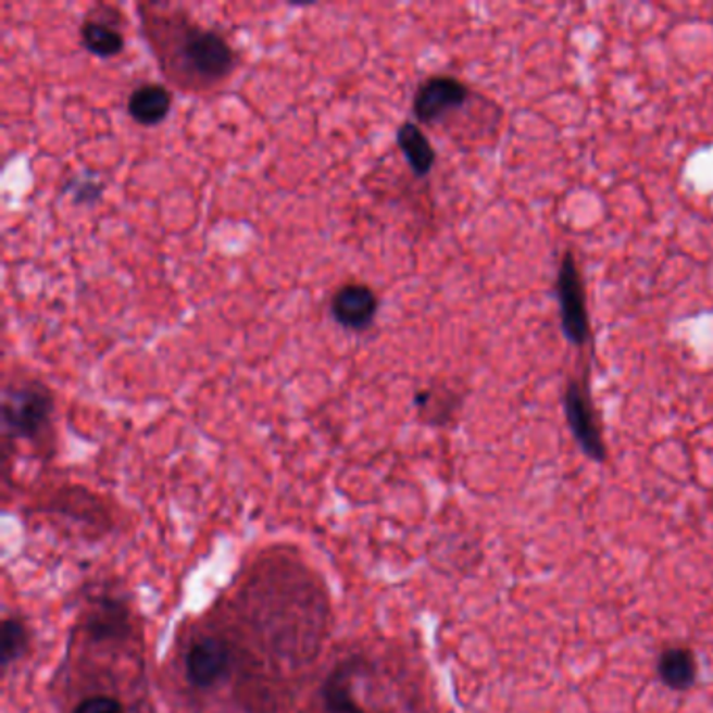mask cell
Here are the masks:
<instances>
[{
	"label": "cell",
	"instance_id": "1",
	"mask_svg": "<svg viewBox=\"0 0 713 713\" xmlns=\"http://www.w3.org/2000/svg\"><path fill=\"white\" fill-rule=\"evenodd\" d=\"M142 28L165 76L187 90H208L235 70L230 45L214 29L201 28L183 11L140 4Z\"/></svg>",
	"mask_w": 713,
	"mask_h": 713
},
{
	"label": "cell",
	"instance_id": "2",
	"mask_svg": "<svg viewBox=\"0 0 713 713\" xmlns=\"http://www.w3.org/2000/svg\"><path fill=\"white\" fill-rule=\"evenodd\" d=\"M53 393L40 381H20L4 387L2 423L4 436L20 439H40L51 427Z\"/></svg>",
	"mask_w": 713,
	"mask_h": 713
},
{
	"label": "cell",
	"instance_id": "3",
	"mask_svg": "<svg viewBox=\"0 0 713 713\" xmlns=\"http://www.w3.org/2000/svg\"><path fill=\"white\" fill-rule=\"evenodd\" d=\"M556 300H559L561 329L565 339L576 348L586 346L592 337V329L588 318L584 280L577 266L576 255L572 251L563 255L556 273Z\"/></svg>",
	"mask_w": 713,
	"mask_h": 713
},
{
	"label": "cell",
	"instance_id": "4",
	"mask_svg": "<svg viewBox=\"0 0 713 713\" xmlns=\"http://www.w3.org/2000/svg\"><path fill=\"white\" fill-rule=\"evenodd\" d=\"M563 409L567 416V425L577 439L579 448L586 452V456H590L597 463H604L606 446L588 385L572 379L565 389Z\"/></svg>",
	"mask_w": 713,
	"mask_h": 713
},
{
	"label": "cell",
	"instance_id": "5",
	"mask_svg": "<svg viewBox=\"0 0 713 713\" xmlns=\"http://www.w3.org/2000/svg\"><path fill=\"white\" fill-rule=\"evenodd\" d=\"M471 90L459 78L434 76L418 86L412 101V113L421 124H436L450 111L465 108Z\"/></svg>",
	"mask_w": 713,
	"mask_h": 713
},
{
	"label": "cell",
	"instance_id": "6",
	"mask_svg": "<svg viewBox=\"0 0 713 713\" xmlns=\"http://www.w3.org/2000/svg\"><path fill=\"white\" fill-rule=\"evenodd\" d=\"M233 651L218 636L199 638L185 658L187 678L197 688H212L230 672Z\"/></svg>",
	"mask_w": 713,
	"mask_h": 713
},
{
	"label": "cell",
	"instance_id": "7",
	"mask_svg": "<svg viewBox=\"0 0 713 713\" xmlns=\"http://www.w3.org/2000/svg\"><path fill=\"white\" fill-rule=\"evenodd\" d=\"M377 310H379V300H377L375 291L360 283L343 285L333 296V302H330L333 318L341 327L352 330L368 329L377 316Z\"/></svg>",
	"mask_w": 713,
	"mask_h": 713
},
{
	"label": "cell",
	"instance_id": "8",
	"mask_svg": "<svg viewBox=\"0 0 713 713\" xmlns=\"http://www.w3.org/2000/svg\"><path fill=\"white\" fill-rule=\"evenodd\" d=\"M120 15L111 7H97L80 28L84 49L101 59H111L124 51V34L117 28Z\"/></svg>",
	"mask_w": 713,
	"mask_h": 713
},
{
	"label": "cell",
	"instance_id": "9",
	"mask_svg": "<svg viewBox=\"0 0 713 713\" xmlns=\"http://www.w3.org/2000/svg\"><path fill=\"white\" fill-rule=\"evenodd\" d=\"M358 670L356 661H346L337 670L330 672L327 683L323 686V701L329 713H366L360 699H358Z\"/></svg>",
	"mask_w": 713,
	"mask_h": 713
},
{
	"label": "cell",
	"instance_id": "10",
	"mask_svg": "<svg viewBox=\"0 0 713 713\" xmlns=\"http://www.w3.org/2000/svg\"><path fill=\"white\" fill-rule=\"evenodd\" d=\"M172 110V95L162 84H142L128 99V113L140 126L162 124Z\"/></svg>",
	"mask_w": 713,
	"mask_h": 713
},
{
	"label": "cell",
	"instance_id": "11",
	"mask_svg": "<svg viewBox=\"0 0 713 713\" xmlns=\"http://www.w3.org/2000/svg\"><path fill=\"white\" fill-rule=\"evenodd\" d=\"M84 628L97 642L120 640V638L128 636V631H130V617H128L126 606H122V603L105 599L97 604V609L90 611Z\"/></svg>",
	"mask_w": 713,
	"mask_h": 713
},
{
	"label": "cell",
	"instance_id": "12",
	"mask_svg": "<svg viewBox=\"0 0 713 713\" xmlns=\"http://www.w3.org/2000/svg\"><path fill=\"white\" fill-rule=\"evenodd\" d=\"M398 147L402 149L406 162L411 164L414 176L423 178L431 172V167L436 164V151L429 138L423 135V130L414 122H404L398 128Z\"/></svg>",
	"mask_w": 713,
	"mask_h": 713
},
{
	"label": "cell",
	"instance_id": "13",
	"mask_svg": "<svg viewBox=\"0 0 713 713\" xmlns=\"http://www.w3.org/2000/svg\"><path fill=\"white\" fill-rule=\"evenodd\" d=\"M658 676L672 690H688L697 683V659L688 649H667L659 658Z\"/></svg>",
	"mask_w": 713,
	"mask_h": 713
},
{
	"label": "cell",
	"instance_id": "14",
	"mask_svg": "<svg viewBox=\"0 0 713 713\" xmlns=\"http://www.w3.org/2000/svg\"><path fill=\"white\" fill-rule=\"evenodd\" d=\"M414 404L416 409H421V412L431 421V423H446L448 418L454 416V412L459 411L461 406V396L454 393L452 389L448 387H431V389H425V391H418L416 398H414Z\"/></svg>",
	"mask_w": 713,
	"mask_h": 713
},
{
	"label": "cell",
	"instance_id": "15",
	"mask_svg": "<svg viewBox=\"0 0 713 713\" xmlns=\"http://www.w3.org/2000/svg\"><path fill=\"white\" fill-rule=\"evenodd\" d=\"M29 647V634L17 617H7L0 626V661L7 670L15 661L26 655Z\"/></svg>",
	"mask_w": 713,
	"mask_h": 713
},
{
	"label": "cell",
	"instance_id": "16",
	"mask_svg": "<svg viewBox=\"0 0 713 713\" xmlns=\"http://www.w3.org/2000/svg\"><path fill=\"white\" fill-rule=\"evenodd\" d=\"M74 713H126L124 705L111 697H88Z\"/></svg>",
	"mask_w": 713,
	"mask_h": 713
}]
</instances>
